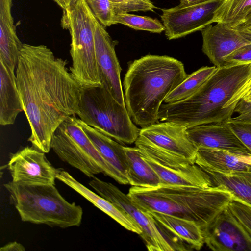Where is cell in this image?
<instances>
[{"label":"cell","instance_id":"cell-1","mask_svg":"<svg viewBox=\"0 0 251 251\" xmlns=\"http://www.w3.org/2000/svg\"><path fill=\"white\" fill-rule=\"evenodd\" d=\"M43 45L24 43L16 68V77L23 111L34 148L50 151L53 135L68 117L76 115L82 86L67 67Z\"/></svg>","mask_w":251,"mask_h":251},{"label":"cell","instance_id":"cell-2","mask_svg":"<svg viewBox=\"0 0 251 251\" xmlns=\"http://www.w3.org/2000/svg\"><path fill=\"white\" fill-rule=\"evenodd\" d=\"M183 64L168 56L147 55L131 62L124 80L128 114L143 128L158 122V114L168 94L187 77Z\"/></svg>","mask_w":251,"mask_h":251},{"label":"cell","instance_id":"cell-3","mask_svg":"<svg viewBox=\"0 0 251 251\" xmlns=\"http://www.w3.org/2000/svg\"><path fill=\"white\" fill-rule=\"evenodd\" d=\"M251 76V63L217 67L202 86L190 97L163 104L159 111L160 121H171L187 127L209 123H227L235 107L228 102Z\"/></svg>","mask_w":251,"mask_h":251},{"label":"cell","instance_id":"cell-4","mask_svg":"<svg viewBox=\"0 0 251 251\" xmlns=\"http://www.w3.org/2000/svg\"><path fill=\"white\" fill-rule=\"evenodd\" d=\"M128 195L144 210L191 220L201 229L228 206L232 195L220 187L132 186Z\"/></svg>","mask_w":251,"mask_h":251},{"label":"cell","instance_id":"cell-5","mask_svg":"<svg viewBox=\"0 0 251 251\" xmlns=\"http://www.w3.org/2000/svg\"><path fill=\"white\" fill-rule=\"evenodd\" d=\"M3 186L23 222L63 228L79 226L81 223L82 208L68 202L55 185L11 181Z\"/></svg>","mask_w":251,"mask_h":251},{"label":"cell","instance_id":"cell-6","mask_svg":"<svg viewBox=\"0 0 251 251\" xmlns=\"http://www.w3.org/2000/svg\"><path fill=\"white\" fill-rule=\"evenodd\" d=\"M96 20L85 0L64 10L61 20L62 28L68 30L71 37L70 71L83 87L102 86L95 54Z\"/></svg>","mask_w":251,"mask_h":251},{"label":"cell","instance_id":"cell-7","mask_svg":"<svg viewBox=\"0 0 251 251\" xmlns=\"http://www.w3.org/2000/svg\"><path fill=\"white\" fill-rule=\"evenodd\" d=\"M76 115L84 123L115 141L135 143L140 129L126 105L119 103L102 86L83 87Z\"/></svg>","mask_w":251,"mask_h":251},{"label":"cell","instance_id":"cell-8","mask_svg":"<svg viewBox=\"0 0 251 251\" xmlns=\"http://www.w3.org/2000/svg\"><path fill=\"white\" fill-rule=\"evenodd\" d=\"M51 148L62 161L89 177L102 173L120 184H128L127 179L101 156L76 115L68 117L59 125L53 135Z\"/></svg>","mask_w":251,"mask_h":251},{"label":"cell","instance_id":"cell-9","mask_svg":"<svg viewBox=\"0 0 251 251\" xmlns=\"http://www.w3.org/2000/svg\"><path fill=\"white\" fill-rule=\"evenodd\" d=\"M187 128L171 121L150 125L140 129L135 147L145 157L167 167L195 164L197 148L188 137Z\"/></svg>","mask_w":251,"mask_h":251},{"label":"cell","instance_id":"cell-10","mask_svg":"<svg viewBox=\"0 0 251 251\" xmlns=\"http://www.w3.org/2000/svg\"><path fill=\"white\" fill-rule=\"evenodd\" d=\"M89 184L96 192L130 216L142 229L140 235L150 251H173L175 249L163 235L153 218L128 195L111 183L97 177H92Z\"/></svg>","mask_w":251,"mask_h":251},{"label":"cell","instance_id":"cell-11","mask_svg":"<svg viewBox=\"0 0 251 251\" xmlns=\"http://www.w3.org/2000/svg\"><path fill=\"white\" fill-rule=\"evenodd\" d=\"M224 0H207L191 5L162 9L161 19L169 40L201 30L214 22L216 11Z\"/></svg>","mask_w":251,"mask_h":251},{"label":"cell","instance_id":"cell-12","mask_svg":"<svg viewBox=\"0 0 251 251\" xmlns=\"http://www.w3.org/2000/svg\"><path fill=\"white\" fill-rule=\"evenodd\" d=\"M204 244L215 251H251V235L228 206L202 229Z\"/></svg>","mask_w":251,"mask_h":251},{"label":"cell","instance_id":"cell-13","mask_svg":"<svg viewBox=\"0 0 251 251\" xmlns=\"http://www.w3.org/2000/svg\"><path fill=\"white\" fill-rule=\"evenodd\" d=\"M95 49L101 85L121 104L126 105L121 80V68L116 56L117 42L112 39L96 19L95 25Z\"/></svg>","mask_w":251,"mask_h":251},{"label":"cell","instance_id":"cell-14","mask_svg":"<svg viewBox=\"0 0 251 251\" xmlns=\"http://www.w3.org/2000/svg\"><path fill=\"white\" fill-rule=\"evenodd\" d=\"M45 153L32 146H27L11 154L8 169L12 181L55 185L57 169L48 161Z\"/></svg>","mask_w":251,"mask_h":251},{"label":"cell","instance_id":"cell-15","mask_svg":"<svg viewBox=\"0 0 251 251\" xmlns=\"http://www.w3.org/2000/svg\"><path fill=\"white\" fill-rule=\"evenodd\" d=\"M201 31L202 50L217 67L227 65L225 61L227 56L241 47L251 43V40L235 27L224 23L210 25Z\"/></svg>","mask_w":251,"mask_h":251},{"label":"cell","instance_id":"cell-16","mask_svg":"<svg viewBox=\"0 0 251 251\" xmlns=\"http://www.w3.org/2000/svg\"><path fill=\"white\" fill-rule=\"evenodd\" d=\"M189 138L197 148L224 150L251 157V151L233 132L227 123H209L188 127Z\"/></svg>","mask_w":251,"mask_h":251},{"label":"cell","instance_id":"cell-17","mask_svg":"<svg viewBox=\"0 0 251 251\" xmlns=\"http://www.w3.org/2000/svg\"><path fill=\"white\" fill-rule=\"evenodd\" d=\"M175 251L199 250L204 244L201 227L196 222L157 212H148Z\"/></svg>","mask_w":251,"mask_h":251},{"label":"cell","instance_id":"cell-18","mask_svg":"<svg viewBox=\"0 0 251 251\" xmlns=\"http://www.w3.org/2000/svg\"><path fill=\"white\" fill-rule=\"evenodd\" d=\"M56 179L79 194L127 230L139 235L142 233L141 228L130 216L118 206L85 187L68 172L57 169Z\"/></svg>","mask_w":251,"mask_h":251},{"label":"cell","instance_id":"cell-19","mask_svg":"<svg viewBox=\"0 0 251 251\" xmlns=\"http://www.w3.org/2000/svg\"><path fill=\"white\" fill-rule=\"evenodd\" d=\"M143 156L157 174L160 186L200 188L213 187L209 175L196 164L181 168H171Z\"/></svg>","mask_w":251,"mask_h":251},{"label":"cell","instance_id":"cell-20","mask_svg":"<svg viewBox=\"0 0 251 251\" xmlns=\"http://www.w3.org/2000/svg\"><path fill=\"white\" fill-rule=\"evenodd\" d=\"M12 6V0H0V60L14 71L23 44L16 33Z\"/></svg>","mask_w":251,"mask_h":251},{"label":"cell","instance_id":"cell-21","mask_svg":"<svg viewBox=\"0 0 251 251\" xmlns=\"http://www.w3.org/2000/svg\"><path fill=\"white\" fill-rule=\"evenodd\" d=\"M250 157L208 148H197L195 164L203 170L220 173L251 171Z\"/></svg>","mask_w":251,"mask_h":251},{"label":"cell","instance_id":"cell-22","mask_svg":"<svg viewBox=\"0 0 251 251\" xmlns=\"http://www.w3.org/2000/svg\"><path fill=\"white\" fill-rule=\"evenodd\" d=\"M23 111L16 75L0 60V124H14L18 115Z\"/></svg>","mask_w":251,"mask_h":251},{"label":"cell","instance_id":"cell-23","mask_svg":"<svg viewBox=\"0 0 251 251\" xmlns=\"http://www.w3.org/2000/svg\"><path fill=\"white\" fill-rule=\"evenodd\" d=\"M79 121L84 131L101 156L127 178V162L125 146L88 126L79 118Z\"/></svg>","mask_w":251,"mask_h":251},{"label":"cell","instance_id":"cell-24","mask_svg":"<svg viewBox=\"0 0 251 251\" xmlns=\"http://www.w3.org/2000/svg\"><path fill=\"white\" fill-rule=\"evenodd\" d=\"M127 162L126 176L132 186L156 187L160 185L159 178L141 152L135 147H125Z\"/></svg>","mask_w":251,"mask_h":251},{"label":"cell","instance_id":"cell-25","mask_svg":"<svg viewBox=\"0 0 251 251\" xmlns=\"http://www.w3.org/2000/svg\"><path fill=\"white\" fill-rule=\"evenodd\" d=\"M203 171L210 176L213 186L227 190L234 199L251 206V171L229 173Z\"/></svg>","mask_w":251,"mask_h":251},{"label":"cell","instance_id":"cell-26","mask_svg":"<svg viewBox=\"0 0 251 251\" xmlns=\"http://www.w3.org/2000/svg\"><path fill=\"white\" fill-rule=\"evenodd\" d=\"M215 66L202 67L193 72L174 89L165 98V103L183 100L196 93L215 72Z\"/></svg>","mask_w":251,"mask_h":251},{"label":"cell","instance_id":"cell-27","mask_svg":"<svg viewBox=\"0 0 251 251\" xmlns=\"http://www.w3.org/2000/svg\"><path fill=\"white\" fill-rule=\"evenodd\" d=\"M251 13V0H224L216 11L214 22L236 27L242 25Z\"/></svg>","mask_w":251,"mask_h":251},{"label":"cell","instance_id":"cell-28","mask_svg":"<svg viewBox=\"0 0 251 251\" xmlns=\"http://www.w3.org/2000/svg\"><path fill=\"white\" fill-rule=\"evenodd\" d=\"M115 21L116 24H121L135 30L156 33L165 31V27L160 21L147 16L118 12L116 14Z\"/></svg>","mask_w":251,"mask_h":251},{"label":"cell","instance_id":"cell-29","mask_svg":"<svg viewBox=\"0 0 251 251\" xmlns=\"http://www.w3.org/2000/svg\"><path fill=\"white\" fill-rule=\"evenodd\" d=\"M97 20L105 27L116 24V12L110 0H85Z\"/></svg>","mask_w":251,"mask_h":251},{"label":"cell","instance_id":"cell-30","mask_svg":"<svg viewBox=\"0 0 251 251\" xmlns=\"http://www.w3.org/2000/svg\"><path fill=\"white\" fill-rule=\"evenodd\" d=\"M116 13L136 11H154L156 8L151 0H110Z\"/></svg>","mask_w":251,"mask_h":251},{"label":"cell","instance_id":"cell-31","mask_svg":"<svg viewBox=\"0 0 251 251\" xmlns=\"http://www.w3.org/2000/svg\"><path fill=\"white\" fill-rule=\"evenodd\" d=\"M228 207L251 235V206L233 198Z\"/></svg>","mask_w":251,"mask_h":251},{"label":"cell","instance_id":"cell-32","mask_svg":"<svg viewBox=\"0 0 251 251\" xmlns=\"http://www.w3.org/2000/svg\"><path fill=\"white\" fill-rule=\"evenodd\" d=\"M227 123L244 145L251 151V121H236L231 118Z\"/></svg>","mask_w":251,"mask_h":251},{"label":"cell","instance_id":"cell-33","mask_svg":"<svg viewBox=\"0 0 251 251\" xmlns=\"http://www.w3.org/2000/svg\"><path fill=\"white\" fill-rule=\"evenodd\" d=\"M226 65L251 63V43L238 48L225 59Z\"/></svg>","mask_w":251,"mask_h":251},{"label":"cell","instance_id":"cell-34","mask_svg":"<svg viewBox=\"0 0 251 251\" xmlns=\"http://www.w3.org/2000/svg\"><path fill=\"white\" fill-rule=\"evenodd\" d=\"M240 100L247 102H251V76L241 90L228 102L227 107H236Z\"/></svg>","mask_w":251,"mask_h":251},{"label":"cell","instance_id":"cell-35","mask_svg":"<svg viewBox=\"0 0 251 251\" xmlns=\"http://www.w3.org/2000/svg\"><path fill=\"white\" fill-rule=\"evenodd\" d=\"M234 112L238 116L232 118L234 120L240 121H251V102H247L240 100L236 105Z\"/></svg>","mask_w":251,"mask_h":251},{"label":"cell","instance_id":"cell-36","mask_svg":"<svg viewBox=\"0 0 251 251\" xmlns=\"http://www.w3.org/2000/svg\"><path fill=\"white\" fill-rule=\"evenodd\" d=\"M0 251H24L25 248L21 243L16 241L8 243L2 247Z\"/></svg>","mask_w":251,"mask_h":251},{"label":"cell","instance_id":"cell-37","mask_svg":"<svg viewBox=\"0 0 251 251\" xmlns=\"http://www.w3.org/2000/svg\"><path fill=\"white\" fill-rule=\"evenodd\" d=\"M63 10H66L76 4L79 0H53Z\"/></svg>","mask_w":251,"mask_h":251},{"label":"cell","instance_id":"cell-38","mask_svg":"<svg viewBox=\"0 0 251 251\" xmlns=\"http://www.w3.org/2000/svg\"><path fill=\"white\" fill-rule=\"evenodd\" d=\"M234 27L251 40V25L248 26H237Z\"/></svg>","mask_w":251,"mask_h":251},{"label":"cell","instance_id":"cell-39","mask_svg":"<svg viewBox=\"0 0 251 251\" xmlns=\"http://www.w3.org/2000/svg\"><path fill=\"white\" fill-rule=\"evenodd\" d=\"M207 0H179L180 5L183 6L191 5L201 3Z\"/></svg>","mask_w":251,"mask_h":251},{"label":"cell","instance_id":"cell-40","mask_svg":"<svg viewBox=\"0 0 251 251\" xmlns=\"http://www.w3.org/2000/svg\"><path fill=\"white\" fill-rule=\"evenodd\" d=\"M251 25V13L247 17L244 23L239 26H248Z\"/></svg>","mask_w":251,"mask_h":251}]
</instances>
